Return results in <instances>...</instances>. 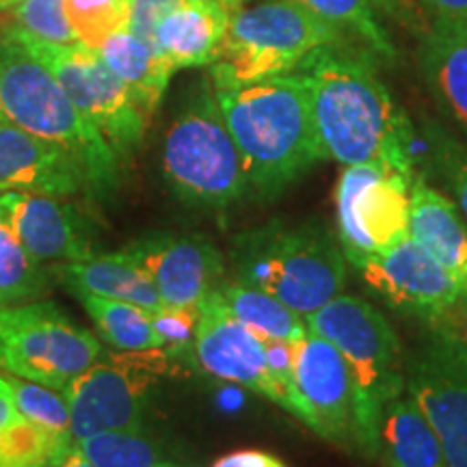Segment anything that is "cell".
Returning a JSON list of instances; mask_svg holds the SVG:
<instances>
[{
    "label": "cell",
    "instance_id": "6da1fadb",
    "mask_svg": "<svg viewBox=\"0 0 467 467\" xmlns=\"http://www.w3.org/2000/svg\"><path fill=\"white\" fill-rule=\"evenodd\" d=\"M312 87V117L320 159L344 167L385 161L416 175L409 156L411 124L361 52L329 44L299 67Z\"/></svg>",
    "mask_w": 467,
    "mask_h": 467
},
{
    "label": "cell",
    "instance_id": "7a4b0ae2",
    "mask_svg": "<svg viewBox=\"0 0 467 467\" xmlns=\"http://www.w3.org/2000/svg\"><path fill=\"white\" fill-rule=\"evenodd\" d=\"M214 93L254 195L273 200L323 161L303 69Z\"/></svg>",
    "mask_w": 467,
    "mask_h": 467
},
{
    "label": "cell",
    "instance_id": "3957f363",
    "mask_svg": "<svg viewBox=\"0 0 467 467\" xmlns=\"http://www.w3.org/2000/svg\"><path fill=\"white\" fill-rule=\"evenodd\" d=\"M234 282L260 288L303 318L340 296L347 255L337 238L317 221H282L254 227L232 243Z\"/></svg>",
    "mask_w": 467,
    "mask_h": 467
},
{
    "label": "cell",
    "instance_id": "277c9868",
    "mask_svg": "<svg viewBox=\"0 0 467 467\" xmlns=\"http://www.w3.org/2000/svg\"><path fill=\"white\" fill-rule=\"evenodd\" d=\"M0 113L5 121L58 145L78 162L91 197L119 184V156L104 134L76 109L61 83L25 46L0 35Z\"/></svg>",
    "mask_w": 467,
    "mask_h": 467
},
{
    "label": "cell",
    "instance_id": "5b68a950",
    "mask_svg": "<svg viewBox=\"0 0 467 467\" xmlns=\"http://www.w3.org/2000/svg\"><path fill=\"white\" fill-rule=\"evenodd\" d=\"M306 320L309 331L334 344L347 361L358 448L366 459H377L385 407L405 394V358L399 336L375 306L344 292Z\"/></svg>",
    "mask_w": 467,
    "mask_h": 467
},
{
    "label": "cell",
    "instance_id": "8992f818",
    "mask_svg": "<svg viewBox=\"0 0 467 467\" xmlns=\"http://www.w3.org/2000/svg\"><path fill=\"white\" fill-rule=\"evenodd\" d=\"M342 28L295 0H266L232 14L217 61L214 89L241 87L301 67L314 50L342 42Z\"/></svg>",
    "mask_w": 467,
    "mask_h": 467
},
{
    "label": "cell",
    "instance_id": "52a82bcc",
    "mask_svg": "<svg viewBox=\"0 0 467 467\" xmlns=\"http://www.w3.org/2000/svg\"><path fill=\"white\" fill-rule=\"evenodd\" d=\"M162 171L175 195L192 206L227 208L249 192L243 156L213 83L200 85L169 128Z\"/></svg>",
    "mask_w": 467,
    "mask_h": 467
},
{
    "label": "cell",
    "instance_id": "ba28073f",
    "mask_svg": "<svg viewBox=\"0 0 467 467\" xmlns=\"http://www.w3.org/2000/svg\"><path fill=\"white\" fill-rule=\"evenodd\" d=\"M3 37L25 46L55 74L69 100L104 134L119 159L143 143L150 113L98 50L80 39L74 44H50L17 31H5Z\"/></svg>",
    "mask_w": 467,
    "mask_h": 467
},
{
    "label": "cell",
    "instance_id": "9c48e42d",
    "mask_svg": "<svg viewBox=\"0 0 467 467\" xmlns=\"http://www.w3.org/2000/svg\"><path fill=\"white\" fill-rule=\"evenodd\" d=\"M102 344L52 301L0 307V370L66 392Z\"/></svg>",
    "mask_w": 467,
    "mask_h": 467
},
{
    "label": "cell",
    "instance_id": "30bf717a",
    "mask_svg": "<svg viewBox=\"0 0 467 467\" xmlns=\"http://www.w3.org/2000/svg\"><path fill=\"white\" fill-rule=\"evenodd\" d=\"M169 370L171 359L165 348L102 350L96 364L63 392L74 440L102 431L143 429L150 389Z\"/></svg>",
    "mask_w": 467,
    "mask_h": 467
},
{
    "label": "cell",
    "instance_id": "8fae6325",
    "mask_svg": "<svg viewBox=\"0 0 467 467\" xmlns=\"http://www.w3.org/2000/svg\"><path fill=\"white\" fill-rule=\"evenodd\" d=\"M413 178L385 161L344 169L336 186V217L337 241L348 265L355 266L409 236Z\"/></svg>",
    "mask_w": 467,
    "mask_h": 467
},
{
    "label": "cell",
    "instance_id": "7c38bea8",
    "mask_svg": "<svg viewBox=\"0 0 467 467\" xmlns=\"http://www.w3.org/2000/svg\"><path fill=\"white\" fill-rule=\"evenodd\" d=\"M405 392L441 443L446 467H467V353L433 334L405 359Z\"/></svg>",
    "mask_w": 467,
    "mask_h": 467
},
{
    "label": "cell",
    "instance_id": "4fadbf2b",
    "mask_svg": "<svg viewBox=\"0 0 467 467\" xmlns=\"http://www.w3.org/2000/svg\"><path fill=\"white\" fill-rule=\"evenodd\" d=\"M361 279L400 312L431 320L457 299L463 284L409 234L355 265Z\"/></svg>",
    "mask_w": 467,
    "mask_h": 467
},
{
    "label": "cell",
    "instance_id": "5bb4252c",
    "mask_svg": "<svg viewBox=\"0 0 467 467\" xmlns=\"http://www.w3.org/2000/svg\"><path fill=\"white\" fill-rule=\"evenodd\" d=\"M192 350L203 370L210 375L266 396L268 400L296 418L295 402L277 383L268 366L262 337L238 323L213 299H206L200 309L195 334H192Z\"/></svg>",
    "mask_w": 467,
    "mask_h": 467
},
{
    "label": "cell",
    "instance_id": "9a60e30c",
    "mask_svg": "<svg viewBox=\"0 0 467 467\" xmlns=\"http://www.w3.org/2000/svg\"><path fill=\"white\" fill-rule=\"evenodd\" d=\"M141 265L165 307L200 317V309L223 284V255L203 236H151L124 249Z\"/></svg>",
    "mask_w": 467,
    "mask_h": 467
},
{
    "label": "cell",
    "instance_id": "2e32d148",
    "mask_svg": "<svg viewBox=\"0 0 467 467\" xmlns=\"http://www.w3.org/2000/svg\"><path fill=\"white\" fill-rule=\"evenodd\" d=\"M0 221L42 265H72L96 255L89 225L74 203L39 192H0Z\"/></svg>",
    "mask_w": 467,
    "mask_h": 467
},
{
    "label": "cell",
    "instance_id": "e0dca14e",
    "mask_svg": "<svg viewBox=\"0 0 467 467\" xmlns=\"http://www.w3.org/2000/svg\"><path fill=\"white\" fill-rule=\"evenodd\" d=\"M292 375L312 413L314 433L342 448L358 446L353 383L340 350L309 331L299 344H295Z\"/></svg>",
    "mask_w": 467,
    "mask_h": 467
},
{
    "label": "cell",
    "instance_id": "ac0fdd59",
    "mask_svg": "<svg viewBox=\"0 0 467 467\" xmlns=\"http://www.w3.org/2000/svg\"><path fill=\"white\" fill-rule=\"evenodd\" d=\"M22 191L50 197L91 195L87 175L58 145L0 121V192Z\"/></svg>",
    "mask_w": 467,
    "mask_h": 467
},
{
    "label": "cell",
    "instance_id": "d6986e66",
    "mask_svg": "<svg viewBox=\"0 0 467 467\" xmlns=\"http://www.w3.org/2000/svg\"><path fill=\"white\" fill-rule=\"evenodd\" d=\"M409 234L461 284L467 282V221L422 175L413 178L409 191Z\"/></svg>",
    "mask_w": 467,
    "mask_h": 467
},
{
    "label": "cell",
    "instance_id": "ffe728a7",
    "mask_svg": "<svg viewBox=\"0 0 467 467\" xmlns=\"http://www.w3.org/2000/svg\"><path fill=\"white\" fill-rule=\"evenodd\" d=\"M420 67L435 102L467 137V22L435 17Z\"/></svg>",
    "mask_w": 467,
    "mask_h": 467
},
{
    "label": "cell",
    "instance_id": "44dd1931",
    "mask_svg": "<svg viewBox=\"0 0 467 467\" xmlns=\"http://www.w3.org/2000/svg\"><path fill=\"white\" fill-rule=\"evenodd\" d=\"M232 14L219 0H195L175 9L156 28V46L175 69L213 66Z\"/></svg>",
    "mask_w": 467,
    "mask_h": 467
},
{
    "label": "cell",
    "instance_id": "7402d4cb",
    "mask_svg": "<svg viewBox=\"0 0 467 467\" xmlns=\"http://www.w3.org/2000/svg\"><path fill=\"white\" fill-rule=\"evenodd\" d=\"M58 275L72 292H89L104 299L128 301L154 314L167 309L154 279L128 251L61 265Z\"/></svg>",
    "mask_w": 467,
    "mask_h": 467
},
{
    "label": "cell",
    "instance_id": "603a6c76",
    "mask_svg": "<svg viewBox=\"0 0 467 467\" xmlns=\"http://www.w3.org/2000/svg\"><path fill=\"white\" fill-rule=\"evenodd\" d=\"M377 459L383 467H446L435 429L407 392L385 407Z\"/></svg>",
    "mask_w": 467,
    "mask_h": 467
},
{
    "label": "cell",
    "instance_id": "cb8c5ba5",
    "mask_svg": "<svg viewBox=\"0 0 467 467\" xmlns=\"http://www.w3.org/2000/svg\"><path fill=\"white\" fill-rule=\"evenodd\" d=\"M98 55L119 76L151 115L165 96L169 80L175 72L171 63L154 46L137 37L130 28L110 33L98 46Z\"/></svg>",
    "mask_w": 467,
    "mask_h": 467
},
{
    "label": "cell",
    "instance_id": "d4e9b609",
    "mask_svg": "<svg viewBox=\"0 0 467 467\" xmlns=\"http://www.w3.org/2000/svg\"><path fill=\"white\" fill-rule=\"evenodd\" d=\"M217 306L232 314L238 323L260 337H273L290 344H299L309 334L307 320L295 309L260 288H251L241 282H223L208 296Z\"/></svg>",
    "mask_w": 467,
    "mask_h": 467
},
{
    "label": "cell",
    "instance_id": "484cf974",
    "mask_svg": "<svg viewBox=\"0 0 467 467\" xmlns=\"http://www.w3.org/2000/svg\"><path fill=\"white\" fill-rule=\"evenodd\" d=\"M83 303L98 331L110 347L119 350H150L167 348L165 336L156 325L154 312L134 303L104 299L89 292H74Z\"/></svg>",
    "mask_w": 467,
    "mask_h": 467
},
{
    "label": "cell",
    "instance_id": "4316f807",
    "mask_svg": "<svg viewBox=\"0 0 467 467\" xmlns=\"http://www.w3.org/2000/svg\"><path fill=\"white\" fill-rule=\"evenodd\" d=\"M72 433H58L20 413L0 429V467H57L74 448Z\"/></svg>",
    "mask_w": 467,
    "mask_h": 467
},
{
    "label": "cell",
    "instance_id": "83f0119b",
    "mask_svg": "<svg viewBox=\"0 0 467 467\" xmlns=\"http://www.w3.org/2000/svg\"><path fill=\"white\" fill-rule=\"evenodd\" d=\"M50 290V277L0 221V307L25 306L44 299Z\"/></svg>",
    "mask_w": 467,
    "mask_h": 467
},
{
    "label": "cell",
    "instance_id": "f1b7e54d",
    "mask_svg": "<svg viewBox=\"0 0 467 467\" xmlns=\"http://www.w3.org/2000/svg\"><path fill=\"white\" fill-rule=\"evenodd\" d=\"M93 467H180L165 461L143 429L102 431L76 441Z\"/></svg>",
    "mask_w": 467,
    "mask_h": 467
},
{
    "label": "cell",
    "instance_id": "f546056e",
    "mask_svg": "<svg viewBox=\"0 0 467 467\" xmlns=\"http://www.w3.org/2000/svg\"><path fill=\"white\" fill-rule=\"evenodd\" d=\"M325 17L342 31H350L385 57L394 55V46L375 16L377 0H295Z\"/></svg>",
    "mask_w": 467,
    "mask_h": 467
},
{
    "label": "cell",
    "instance_id": "4dcf8cb0",
    "mask_svg": "<svg viewBox=\"0 0 467 467\" xmlns=\"http://www.w3.org/2000/svg\"><path fill=\"white\" fill-rule=\"evenodd\" d=\"M422 128L429 148V165L467 221V148L435 121L424 119Z\"/></svg>",
    "mask_w": 467,
    "mask_h": 467
},
{
    "label": "cell",
    "instance_id": "1f68e13d",
    "mask_svg": "<svg viewBox=\"0 0 467 467\" xmlns=\"http://www.w3.org/2000/svg\"><path fill=\"white\" fill-rule=\"evenodd\" d=\"M7 11L9 28L5 31L25 33L50 44L78 42V35L69 22L66 0H20Z\"/></svg>",
    "mask_w": 467,
    "mask_h": 467
},
{
    "label": "cell",
    "instance_id": "d6a6232c",
    "mask_svg": "<svg viewBox=\"0 0 467 467\" xmlns=\"http://www.w3.org/2000/svg\"><path fill=\"white\" fill-rule=\"evenodd\" d=\"M132 0H66V9L80 42L100 46L110 33L130 26Z\"/></svg>",
    "mask_w": 467,
    "mask_h": 467
},
{
    "label": "cell",
    "instance_id": "836d02e7",
    "mask_svg": "<svg viewBox=\"0 0 467 467\" xmlns=\"http://www.w3.org/2000/svg\"><path fill=\"white\" fill-rule=\"evenodd\" d=\"M7 381L14 389L17 411L22 416L46 426V429L58 431V433H72L69 431V405L63 392L14 375H7Z\"/></svg>",
    "mask_w": 467,
    "mask_h": 467
},
{
    "label": "cell",
    "instance_id": "e575fe53",
    "mask_svg": "<svg viewBox=\"0 0 467 467\" xmlns=\"http://www.w3.org/2000/svg\"><path fill=\"white\" fill-rule=\"evenodd\" d=\"M195 3V0H132L130 7V31L137 37L156 46V28L171 11L184 7V5Z\"/></svg>",
    "mask_w": 467,
    "mask_h": 467
},
{
    "label": "cell",
    "instance_id": "d590c367",
    "mask_svg": "<svg viewBox=\"0 0 467 467\" xmlns=\"http://www.w3.org/2000/svg\"><path fill=\"white\" fill-rule=\"evenodd\" d=\"M433 334L452 340L467 353V282L451 306L429 320Z\"/></svg>",
    "mask_w": 467,
    "mask_h": 467
},
{
    "label": "cell",
    "instance_id": "8d00e7d4",
    "mask_svg": "<svg viewBox=\"0 0 467 467\" xmlns=\"http://www.w3.org/2000/svg\"><path fill=\"white\" fill-rule=\"evenodd\" d=\"M213 467H285L282 461L273 457V454L262 451H241L225 454Z\"/></svg>",
    "mask_w": 467,
    "mask_h": 467
},
{
    "label": "cell",
    "instance_id": "74e56055",
    "mask_svg": "<svg viewBox=\"0 0 467 467\" xmlns=\"http://www.w3.org/2000/svg\"><path fill=\"white\" fill-rule=\"evenodd\" d=\"M437 17L467 22V0H422Z\"/></svg>",
    "mask_w": 467,
    "mask_h": 467
},
{
    "label": "cell",
    "instance_id": "f35d334b",
    "mask_svg": "<svg viewBox=\"0 0 467 467\" xmlns=\"http://www.w3.org/2000/svg\"><path fill=\"white\" fill-rule=\"evenodd\" d=\"M17 416H20V411H17L14 389H11L7 377L0 375V429L7 426Z\"/></svg>",
    "mask_w": 467,
    "mask_h": 467
},
{
    "label": "cell",
    "instance_id": "ab89813d",
    "mask_svg": "<svg viewBox=\"0 0 467 467\" xmlns=\"http://www.w3.org/2000/svg\"><path fill=\"white\" fill-rule=\"evenodd\" d=\"M57 467H93V465L85 459V454L80 452L78 446H76V443H74V448H72V451H69L67 457L63 459Z\"/></svg>",
    "mask_w": 467,
    "mask_h": 467
},
{
    "label": "cell",
    "instance_id": "60d3db41",
    "mask_svg": "<svg viewBox=\"0 0 467 467\" xmlns=\"http://www.w3.org/2000/svg\"><path fill=\"white\" fill-rule=\"evenodd\" d=\"M219 3L223 5V7H225L227 11H230V14H236V11L243 7L244 0H219Z\"/></svg>",
    "mask_w": 467,
    "mask_h": 467
},
{
    "label": "cell",
    "instance_id": "b9f144b4",
    "mask_svg": "<svg viewBox=\"0 0 467 467\" xmlns=\"http://www.w3.org/2000/svg\"><path fill=\"white\" fill-rule=\"evenodd\" d=\"M17 3H20V0H0V11L11 9V7H14V5H17Z\"/></svg>",
    "mask_w": 467,
    "mask_h": 467
},
{
    "label": "cell",
    "instance_id": "7bdbcfd3",
    "mask_svg": "<svg viewBox=\"0 0 467 467\" xmlns=\"http://www.w3.org/2000/svg\"><path fill=\"white\" fill-rule=\"evenodd\" d=\"M0 121H5V117H3V113H0Z\"/></svg>",
    "mask_w": 467,
    "mask_h": 467
}]
</instances>
